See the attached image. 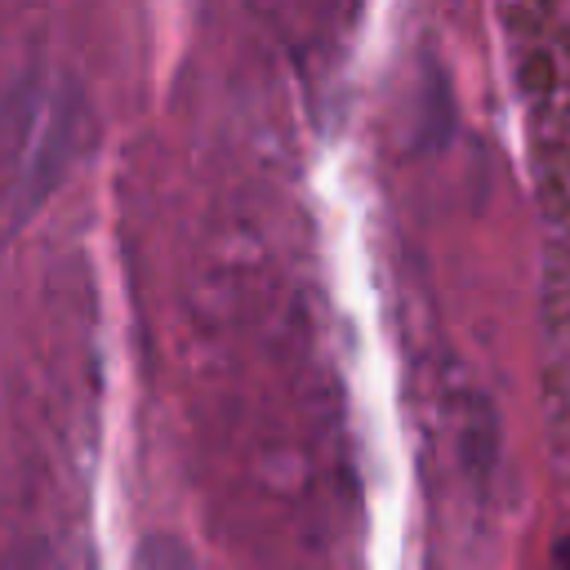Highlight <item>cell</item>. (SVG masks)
<instances>
[{
  "mask_svg": "<svg viewBox=\"0 0 570 570\" xmlns=\"http://www.w3.org/2000/svg\"><path fill=\"white\" fill-rule=\"evenodd\" d=\"M557 570H570V534H566L561 548H557Z\"/></svg>",
  "mask_w": 570,
  "mask_h": 570,
  "instance_id": "6da1fadb",
  "label": "cell"
}]
</instances>
